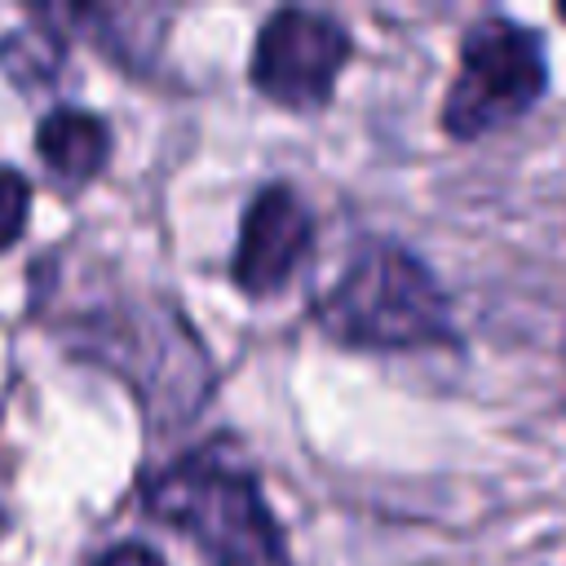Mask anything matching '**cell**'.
<instances>
[{
	"label": "cell",
	"mask_w": 566,
	"mask_h": 566,
	"mask_svg": "<svg viewBox=\"0 0 566 566\" xmlns=\"http://www.w3.org/2000/svg\"><path fill=\"white\" fill-rule=\"evenodd\" d=\"M93 566H164V557L155 553V548H146V544H137V539H128V544H115V548H106Z\"/></svg>",
	"instance_id": "obj_9"
},
{
	"label": "cell",
	"mask_w": 566,
	"mask_h": 566,
	"mask_svg": "<svg viewBox=\"0 0 566 566\" xmlns=\"http://www.w3.org/2000/svg\"><path fill=\"white\" fill-rule=\"evenodd\" d=\"M27 212H31V186L18 168L0 164V252L27 230Z\"/></svg>",
	"instance_id": "obj_8"
},
{
	"label": "cell",
	"mask_w": 566,
	"mask_h": 566,
	"mask_svg": "<svg viewBox=\"0 0 566 566\" xmlns=\"http://www.w3.org/2000/svg\"><path fill=\"white\" fill-rule=\"evenodd\" d=\"M349 57V31L318 9H279L256 31L252 84L292 111L323 106Z\"/></svg>",
	"instance_id": "obj_4"
},
{
	"label": "cell",
	"mask_w": 566,
	"mask_h": 566,
	"mask_svg": "<svg viewBox=\"0 0 566 566\" xmlns=\"http://www.w3.org/2000/svg\"><path fill=\"white\" fill-rule=\"evenodd\" d=\"M146 513L190 535L212 566H292L256 478L221 447H203L146 486Z\"/></svg>",
	"instance_id": "obj_1"
},
{
	"label": "cell",
	"mask_w": 566,
	"mask_h": 566,
	"mask_svg": "<svg viewBox=\"0 0 566 566\" xmlns=\"http://www.w3.org/2000/svg\"><path fill=\"white\" fill-rule=\"evenodd\" d=\"M35 150L49 164L53 177H62L66 186H80V181H88V177H97L106 168V159H111V128H106V119H97L88 111L62 106V111H49L40 119Z\"/></svg>",
	"instance_id": "obj_6"
},
{
	"label": "cell",
	"mask_w": 566,
	"mask_h": 566,
	"mask_svg": "<svg viewBox=\"0 0 566 566\" xmlns=\"http://www.w3.org/2000/svg\"><path fill=\"white\" fill-rule=\"evenodd\" d=\"M548 84L544 44L531 27L513 18H482L464 31L460 75L442 102V124L451 137H482L522 119Z\"/></svg>",
	"instance_id": "obj_3"
},
{
	"label": "cell",
	"mask_w": 566,
	"mask_h": 566,
	"mask_svg": "<svg viewBox=\"0 0 566 566\" xmlns=\"http://www.w3.org/2000/svg\"><path fill=\"white\" fill-rule=\"evenodd\" d=\"M557 13H562V18H566V4H562V9H557Z\"/></svg>",
	"instance_id": "obj_10"
},
{
	"label": "cell",
	"mask_w": 566,
	"mask_h": 566,
	"mask_svg": "<svg viewBox=\"0 0 566 566\" xmlns=\"http://www.w3.org/2000/svg\"><path fill=\"white\" fill-rule=\"evenodd\" d=\"M0 66L18 84H44L62 66V35L53 27H22L0 40Z\"/></svg>",
	"instance_id": "obj_7"
},
{
	"label": "cell",
	"mask_w": 566,
	"mask_h": 566,
	"mask_svg": "<svg viewBox=\"0 0 566 566\" xmlns=\"http://www.w3.org/2000/svg\"><path fill=\"white\" fill-rule=\"evenodd\" d=\"M310 239H314V221L292 186L274 181V186L256 190V199L248 203L243 226H239L234 283L248 296L279 292L292 279L296 261L310 252Z\"/></svg>",
	"instance_id": "obj_5"
},
{
	"label": "cell",
	"mask_w": 566,
	"mask_h": 566,
	"mask_svg": "<svg viewBox=\"0 0 566 566\" xmlns=\"http://www.w3.org/2000/svg\"><path fill=\"white\" fill-rule=\"evenodd\" d=\"M318 327L358 349H420L451 340V305L429 265L398 243H363L314 305Z\"/></svg>",
	"instance_id": "obj_2"
}]
</instances>
